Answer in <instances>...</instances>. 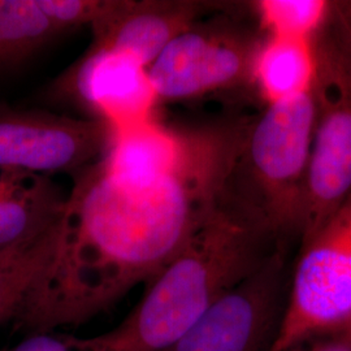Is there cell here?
<instances>
[{"instance_id":"obj_19","label":"cell","mask_w":351,"mask_h":351,"mask_svg":"<svg viewBox=\"0 0 351 351\" xmlns=\"http://www.w3.org/2000/svg\"><path fill=\"white\" fill-rule=\"evenodd\" d=\"M288 351H351V322L333 332L304 341Z\"/></svg>"},{"instance_id":"obj_11","label":"cell","mask_w":351,"mask_h":351,"mask_svg":"<svg viewBox=\"0 0 351 351\" xmlns=\"http://www.w3.org/2000/svg\"><path fill=\"white\" fill-rule=\"evenodd\" d=\"M195 126L167 125L158 117L113 130L101 159L106 171L128 186H150L173 173L191 145Z\"/></svg>"},{"instance_id":"obj_1","label":"cell","mask_w":351,"mask_h":351,"mask_svg":"<svg viewBox=\"0 0 351 351\" xmlns=\"http://www.w3.org/2000/svg\"><path fill=\"white\" fill-rule=\"evenodd\" d=\"M247 119L195 126L173 173L143 188L101 159L73 175L53 258L14 320L27 336L85 324L149 284L221 198Z\"/></svg>"},{"instance_id":"obj_7","label":"cell","mask_w":351,"mask_h":351,"mask_svg":"<svg viewBox=\"0 0 351 351\" xmlns=\"http://www.w3.org/2000/svg\"><path fill=\"white\" fill-rule=\"evenodd\" d=\"M288 290L287 247H280L163 351H269Z\"/></svg>"},{"instance_id":"obj_18","label":"cell","mask_w":351,"mask_h":351,"mask_svg":"<svg viewBox=\"0 0 351 351\" xmlns=\"http://www.w3.org/2000/svg\"><path fill=\"white\" fill-rule=\"evenodd\" d=\"M4 351H81L75 336L56 333L30 335L24 341Z\"/></svg>"},{"instance_id":"obj_10","label":"cell","mask_w":351,"mask_h":351,"mask_svg":"<svg viewBox=\"0 0 351 351\" xmlns=\"http://www.w3.org/2000/svg\"><path fill=\"white\" fill-rule=\"evenodd\" d=\"M229 3L198 0H111L91 25L90 47L124 52L149 68L182 32Z\"/></svg>"},{"instance_id":"obj_14","label":"cell","mask_w":351,"mask_h":351,"mask_svg":"<svg viewBox=\"0 0 351 351\" xmlns=\"http://www.w3.org/2000/svg\"><path fill=\"white\" fill-rule=\"evenodd\" d=\"M62 217L52 226L0 250V324L16 320L51 263L60 236Z\"/></svg>"},{"instance_id":"obj_16","label":"cell","mask_w":351,"mask_h":351,"mask_svg":"<svg viewBox=\"0 0 351 351\" xmlns=\"http://www.w3.org/2000/svg\"><path fill=\"white\" fill-rule=\"evenodd\" d=\"M263 37L314 40L333 8L326 0H258L247 3Z\"/></svg>"},{"instance_id":"obj_3","label":"cell","mask_w":351,"mask_h":351,"mask_svg":"<svg viewBox=\"0 0 351 351\" xmlns=\"http://www.w3.org/2000/svg\"><path fill=\"white\" fill-rule=\"evenodd\" d=\"M314 117L311 91L265 106L249 119L228 181L230 193L258 213L284 246L303 234Z\"/></svg>"},{"instance_id":"obj_5","label":"cell","mask_w":351,"mask_h":351,"mask_svg":"<svg viewBox=\"0 0 351 351\" xmlns=\"http://www.w3.org/2000/svg\"><path fill=\"white\" fill-rule=\"evenodd\" d=\"M233 7L190 26L147 68L159 106L254 90L252 66L263 36L230 12Z\"/></svg>"},{"instance_id":"obj_6","label":"cell","mask_w":351,"mask_h":351,"mask_svg":"<svg viewBox=\"0 0 351 351\" xmlns=\"http://www.w3.org/2000/svg\"><path fill=\"white\" fill-rule=\"evenodd\" d=\"M351 322V194L311 236L289 281L285 311L269 351H288Z\"/></svg>"},{"instance_id":"obj_8","label":"cell","mask_w":351,"mask_h":351,"mask_svg":"<svg viewBox=\"0 0 351 351\" xmlns=\"http://www.w3.org/2000/svg\"><path fill=\"white\" fill-rule=\"evenodd\" d=\"M113 129L101 120L0 103V168L73 176L108 150Z\"/></svg>"},{"instance_id":"obj_13","label":"cell","mask_w":351,"mask_h":351,"mask_svg":"<svg viewBox=\"0 0 351 351\" xmlns=\"http://www.w3.org/2000/svg\"><path fill=\"white\" fill-rule=\"evenodd\" d=\"M314 40L263 37L252 66V88L265 106L293 101L311 91Z\"/></svg>"},{"instance_id":"obj_15","label":"cell","mask_w":351,"mask_h":351,"mask_svg":"<svg viewBox=\"0 0 351 351\" xmlns=\"http://www.w3.org/2000/svg\"><path fill=\"white\" fill-rule=\"evenodd\" d=\"M60 36L38 0H0V78L23 68Z\"/></svg>"},{"instance_id":"obj_4","label":"cell","mask_w":351,"mask_h":351,"mask_svg":"<svg viewBox=\"0 0 351 351\" xmlns=\"http://www.w3.org/2000/svg\"><path fill=\"white\" fill-rule=\"evenodd\" d=\"M314 49V137L301 242L351 194V29L339 1Z\"/></svg>"},{"instance_id":"obj_22","label":"cell","mask_w":351,"mask_h":351,"mask_svg":"<svg viewBox=\"0 0 351 351\" xmlns=\"http://www.w3.org/2000/svg\"><path fill=\"white\" fill-rule=\"evenodd\" d=\"M75 339H77V345H78V348H80V350L90 351V350H86V349H85V348H82V346H81V343H80V339H78V337H75Z\"/></svg>"},{"instance_id":"obj_17","label":"cell","mask_w":351,"mask_h":351,"mask_svg":"<svg viewBox=\"0 0 351 351\" xmlns=\"http://www.w3.org/2000/svg\"><path fill=\"white\" fill-rule=\"evenodd\" d=\"M111 0H38L43 13L62 34L81 26H91L110 7Z\"/></svg>"},{"instance_id":"obj_20","label":"cell","mask_w":351,"mask_h":351,"mask_svg":"<svg viewBox=\"0 0 351 351\" xmlns=\"http://www.w3.org/2000/svg\"><path fill=\"white\" fill-rule=\"evenodd\" d=\"M339 4H341V8L345 13L346 20H348L351 29V1H339Z\"/></svg>"},{"instance_id":"obj_12","label":"cell","mask_w":351,"mask_h":351,"mask_svg":"<svg viewBox=\"0 0 351 351\" xmlns=\"http://www.w3.org/2000/svg\"><path fill=\"white\" fill-rule=\"evenodd\" d=\"M65 203L50 176L7 169L0 185V250L56 223Z\"/></svg>"},{"instance_id":"obj_9","label":"cell","mask_w":351,"mask_h":351,"mask_svg":"<svg viewBox=\"0 0 351 351\" xmlns=\"http://www.w3.org/2000/svg\"><path fill=\"white\" fill-rule=\"evenodd\" d=\"M46 101L75 106L119 130L156 117L149 71L133 56L88 47L45 90Z\"/></svg>"},{"instance_id":"obj_21","label":"cell","mask_w":351,"mask_h":351,"mask_svg":"<svg viewBox=\"0 0 351 351\" xmlns=\"http://www.w3.org/2000/svg\"><path fill=\"white\" fill-rule=\"evenodd\" d=\"M5 172H7V169H1V168H0V185H1V182H3V178H4Z\"/></svg>"},{"instance_id":"obj_2","label":"cell","mask_w":351,"mask_h":351,"mask_svg":"<svg viewBox=\"0 0 351 351\" xmlns=\"http://www.w3.org/2000/svg\"><path fill=\"white\" fill-rule=\"evenodd\" d=\"M280 247L272 230L226 190L143 298L110 332L81 339L91 351H163L213 303L251 276Z\"/></svg>"}]
</instances>
